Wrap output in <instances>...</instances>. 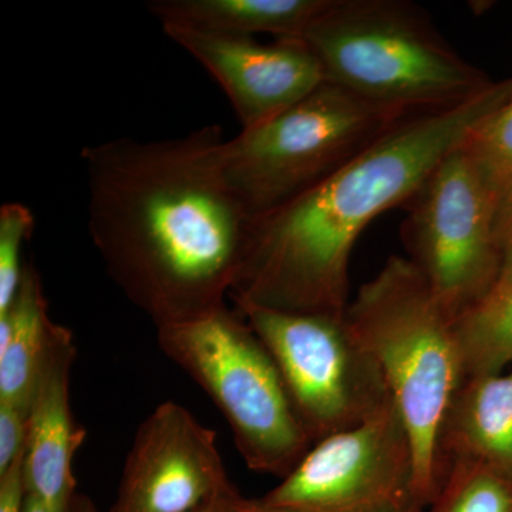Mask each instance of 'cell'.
<instances>
[{"label":"cell","mask_w":512,"mask_h":512,"mask_svg":"<svg viewBox=\"0 0 512 512\" xmlns=\"http://www.w3.org/2000/svg\"><path fill=\"white\" fill-rule=\"evenodd\" d=\"M414 116L419 114L370 103L325 82L274 119L227 140L228 184L252 218L268 214Z\"/></svg>","instance_id":"6"},{"label":"cell","mask_w":512,"mask_h":512,"mask_svg":"<svg viewBox=\"0 0 512 512\" xmlns=\"http://www.w3.org/2000/svg\"><path fill=\"white\" fill-rule=\"evenodd\" d=\"M407 512H423V510H420V508H413V510Z\"/></svg>","instance_id":"26"},{"label":"cell","mask_w":512,"mask_h":512,"mask_svg":"<svg viewBox=\"0 0 512 512\" xmlns=\"http://www.w3.org/2000/svg\"><path fill=\"white\" fill-rule=\"evenodd\" d=\"M157 343L220 410L251 470L284 478L311 450L271 353L238 309L158 328Z\"/></svg>","instance_id":"5"},{"label":"cell","mask_w":512,"mask_h":512,"mask_svg":"<svg viewBox=\"0 0 512 512\" xmlns=\"http://www.w3.org/2000/svg\"><path fill=\"white\" fill-rule=\"evenodd\" d=\"M403 208L406 258L456 320L483 302L500 278L497 195L461 144Z\"/></svg>","instance_id":"7"},{"label":"cell","mask_w":512,"mask_h":512,"mask_svg":"<svg viewBox=\"0 0 512 512\" xmlns=\"http://www.w3.org/2000/svg\"><path fill=\"white\" fill-rule=\"evenodd\" d=\"M301 39L326 82L412 114L454 109L493 86L426 10L404 0H330Z\"/></svg>","instance_id":"4"},{"label":"cell","mask_w":512,"mask_h":512,"mask_svg":"<svg viewBox=\"0 0 512 512\" xmlns=\"http://www.w3.org/2000/svg\"><path fill=\"white\" fill-rule=\"evenodd\" d=\"M271 353L313 444L365 423L392 402L375 357L345 315L235 306Z\"/></svg>","instance_id":"8"},{"label":"cell","mask_w":512,"mask_h":512,"mask_svg":"<svg viewBox=\"0 0 512 512\" xmlns=\"http://www.w3.org/2000/svg\"><path fill=\"white\" fill-rule=\"evenodd\" d=\"M232 485L217 433L165 402L138 427L110 512H195Z\"/></svg>","instance_id":"10"},{"label":"cell","mask_w":512,"mask_h":512,"mask_svg":"<svg viewBox=\"0 0 512 512\" xmlns=\"http://www.w3.org/2000/svg\"><path fill=\"white\" fill-rule=\"evenodd\" d=\"M498 231H500L501 269L500 278L493 292L512 288V197L500 205Z\"/></svg>","instance_id":"22"},{"label":"cell","mask_w":512,"mask_h":512,"mask_svg":"<svg viewBox=\"0 0 512 512\" xmlns=\"http://www.w3.org/2000/svg\"><path fill=\"white\" fill-rule=\"evenodd\" d=\"M448 463L483 464L512 481V372L471 377L458 390L440 440Z\"/></svg>","instance_id":"13"},{"label":"cell","mask_w":512,"mask_h":512,"mask_svg":"<svg viewBox=\"0 0 512 512\" xmlns=\"http://www.w3.org/2000/svg\"><path fill=\"white\" fill-rule=\"evenodd\" d=\"M330 0H150L161 26H183L232 37L272 35L298 39Z\"/></svg>","instance_id":"14"},{"label":"cell","mask_w":512,"mask_h":512,"mask_svg":"<svg viewBox=\"0 0 512 512\" xmlns=\"http://www.w3.org/2000/svg\"><path fill=\"white\" fill-rule=\"evenodd\" d=\"M464 147L493 188L500 207L512 195V90L468 136Z\"/></svg>","instance_id":"18"},{"label":"cell","mask_w":512,"mask_h":512,"mask_svg":"<svg viewBox=\"0 0 512 512\" xmlns=\"http://www.w3.org/2000/svg\"><path fill=\"white\" fill-rule=\"evenodd\" d=\"M76 352L72 330L56 323L29 403L23 458L26 491L52 512L66 511L77 495L73 461L86 439L70 406Z\"/></svg>","instance_id":"12"},{"label":"cell","mask_w":512,"mask_h":512,"mask_svg":"<svg viewBox=\"0 0 512 512\" xmlns=\"http://www.w3.org/2000/svg\"><path fill=\"white\" fill-rule=\"evenodd\" d=\"M28 434V414L0 404V474L23 453Z\"/></svg>","instance_id":"20"},{"label":"cell","mask_w":512,"mask_h":512,"mask_svg":"<svg viewBox=\"0 0 512 512\" xmlns=\"http://www.w3.org/2000/svg\"><path fill=\"white\" fill-rule=\"evenodd\" d=\"M23 458H25V450L5 473L0 474V512H23L25 508L28 491H26Z\"/></svg>","instance_id":"21"},{"label":"cell","mask_w":512,"mask_h":512,"mask_svg":"<svg viewBox=\"0 0 512 512\" xmlns=\"http://www.w3.org/2000/svg\"><path fill=\"white\" fill-rule=\"evenodd\" d=\"M35 228V217L22 202L0 207V313L8 311L19 291L23 269L22 249Z\"/></svg>","instance_id":"19"},{"label":"cell","mask_w":512,"mask_h":512,"mask_svg":"<svg viewBox=\"0 0 512 512\" xmlns=\"http://www.w3.org/2000/svg\"><path fill=\"white\" fill-rule=\"evenodd\" d=\"M165 35L190 53L227 94L242 130L261 126L326 82L319 60L301 39L212 35L164 25Z\"/></svg>","instance_id":"11"},{"label":"cell","mask_w":512,"mask_h":512,"mask_svg":"<svg viewBox=\"0 0 512 512\" xmlns=\"http://www.w3.org/2000/svg\"><path fill=\"white\" fill-rule=\"evenodd\" d=\"M215 512H296L264 503L261 498L244 497L235 485L218 498Z\"/></svg>","instance_id":"23"},{"label":"cell","mask_w":512,"mask_h":512,"mask_svg":"<svg viewBox=\"0 0 512 512\" xmlns=\"http://www.w3.org/2000/svg\"><path fill=\"white\" fill-rule=\"evenodd\" d=\"M466 380L512 365V288L490 293L454 320Z\"/></svg>","instance_id":"16"},{"label":"cell","mask_w":512,"mask_h":512,"mask_svg":"<svg viewBox=\"0 0 512 512\" xmlns=\"http://www.w3.org/2000/svg\"><path fill=\"white\" fill-rule=\"evenodd\" d=\"M217 501H215V503H217ZM215 503L208 505V507L202 508V510H198L195 512H215Z\"/></svg>","instance_id":"25"},{"label":"cell","mask_w":512,"mask_h":512,"mask_svg":"<svg viewBox=\"0 0 512 512\" xmlns=\"http://www.w3.org/2000/svg\"><path fill=\"white\" fill-rule=\"evenodd\" d=\"M429 512H512V481L483 464L448 463Z\"/></svg>","instance_id":"17"},{"label":"cell","mask_w":512,"mask_h":512,"mask_svg":"<svg viewBox=\"0 0 512 512\" xmlns=\"http://www.w3.org/2000/svg\"><path fill=\"white\" fill-rule=\"evenodd\" d=\"M261 500L296 512L423 510L412 440L393 400L365 423L313 444Z\"/></svg>","instance_id":"9"},{"label":"cell","mask_w":512,"mask_h":512,"mask_svg":"<svg viewBox=\"0 0 512 512\" xmlns=\"http://www.w3.org/2000/svg\"><path fill=\"white\" fill-rule=\"evenodd\" d=\"M217 124L84 147L87 227L107 275L156 329L227 306L252 217L228 184Z\"/></svg>","instance_id":"1"},{"label":"cell","mask_w":512,"mask_h":512,"mask_svg":"<svg viewBox=\"0 0 512 512\" xmlns=\"http://www.w3.org/2000/svg\"><path fill=\"white\" fill-rule=\"evenodd\" d=\"M56 323L47 311L39 271L26 262L19 291L0 313V404L28 414L37 373Z\"/></svg>","instance_id":"15"},{"label":"cell","mask_w":512,"mask_h":512,"mask_svg":"<svg viewBox=\"0 0 512 512\" xmlns=\"http://www.w3.org/2000/svg\"><path fill=\"white\" fill-rule=\"evenodd\" d=\"M23 512H52L49 508H46L45 505L39 503L36 498L30 497V495H26L25 508H23ZM64 512H99L97 511L96 505H94L93 501L90 500L87 495L77 493L76 497L72 501V504L69 505Z\"/></svg>","instance_id":"24"},{"label":"cell","mask_w":512,"mask_h":512,"mask_svg":"<svg viewBox=\"0 0 512 512\" xmlns=\"http://www.w3.org/2000/svg\"><path fill=\"white\" fill-rule=\"evenodd\" d=\"M346 320L382 370L412 440L417 504L429 507L444 480L441 431L466 382L454 320L416 266L399 255L360 286Z\"/></svg>","instance_id":"3"},{"label":"cell","mask_w":512,"mask_h":512,"mask_svg":"<svg viewBox=\"0 0 512 512\" xmlns=\"http://www.w3.org/2000/svg\"><path fill=\"white\" fill-rule=\"evenodd\" d=\"M511 90L512 77L454 109L410 117L322 183L252 218L229 299L345 315L357 238L383 212L403 208Z\"/></svg>","instance_id":"2"}]
</instances>
